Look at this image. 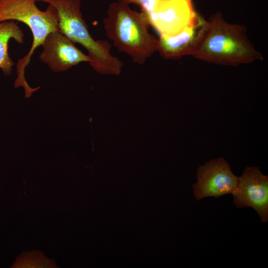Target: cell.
I'll return each instance as SVG.
<instances>
[{
    "instance_id": "1",
    "label": "cell",
    "mask_w": 268,
    "mask_h": 268,
    "mask_svg": "<svg viewBox=\"0 0 268 268\" xmlns=\"http://www.w3.org/2000/svg\"><path fill=\"white\" fill-rule=\"evenodd\" d=\"M192 57L209 63L232 66L264 59L249 40L245 27L226 21L220 14L206 21L202 37Z\"/></svg>"
},
{
    "instance_id": "12",
    "label": "cell",
    "mask_w": 268,
    "mask_h": 268,
    "mask_svg": "<svg viewBox=\"0 0 268 268\" xmlns=\"http://www.w3.org/2000/svg\"><path fill=\"white\" fill-rule=\"evenodd\" d=\"M119 2L128 5L134 3L138 5L141 12L147 18L154 11L159 0H118Z\"/></svg>"
},
{
    "instance_id": "5",
    "label": "cell",
    "mask_w": 268,
    "mask_h": 268,
    "mask_svg": "<svg viewBox=\"0 0 268 268\" xmlns=\"http://www.w3.org/2000/svg\"><path fill=\"white\" fill-rule=\"evenodd\" d=\"M201 18L195 11L192 0H159L146 19L159 36H172Z\"/></svg>"
},
{
    "instance_id": "10",
    "label": "cell",
    "mask_w": 268,
    "mask_h": 268,
    "mask_svg": "<svg viewBox=\"0 0 268 268\" xmlns=\"http://www.w3.org/2000/svg\"><path fill=\"white\" fill-rule=\"evenodd\" d=\"M24 34L16 21L10 20L0 22V69L6 76L12 73L14 63L8 53V43L11 39L22 44Z\"/></svg>"
},
{
    "instance_id": "2",
    "label": "cell",
    "mask_w": 268,
    "mask_h": 268,
    "mask_svg": "<svg viewBox=\"0 0 268 268\" xmlns=\"http://www.w3.org/2000/svg\"><path fill=\"white\" fill-rule=\"evenodd\" d=\"M103 22L106 35L113 45L129 56L133 63L142 65L157 52L158 38L149 32L150 25L141 12L114 2Z\"/></svg>"
},
{
    "instance_id": "9",
    "label": "cell",
    "mask_w": 268,
    "mask_h": 268,
    "mask_svg": "<svg viewBox=\"0 0 268 268\" xmlns=\"http://www.w3.org/2000/svg\"><path fill=\"white\" fill-rule=\"evenodd\" d=\"M206 20L202 17L195 24L172 36H159L157 50L165 60H178L193 56L202 37Z\"/></svg>"
},
{
    "instance_id": "11",
    "label": "cell",
    "mask_w": 268,
    "mask_h": 268,
    "mask_svg": "<svg viewBox=\"0 0 268 268\" xmlns=\"http://www.w3.org/2000/svg\"><path fill=\"white\" fill-rule=\"evenodd\" d=\"M17 264V267L22 268H49L55 266L53 262H51L43 255L34 252L21 255Z\"/></svg>"
},
{
    "instance_id": "4",
    "label": "cell",
    "mask_w": 268,
    "mask_h": 268,
    "mask_svg": "<svg viewBox=\"0 0 268 268\" xmlns=\"http://www.w3.org/2000/svg\"><path fill=\"white\" fill-rule=\"evenodd\" d=\"M53 6L57 11L60 32L87 51L93 69L101 74L119 75L123 62L111 53L107 40H96L91 36L81 11L80 0H36Z\"/></svg>"
},
{
    "instance_id": "6",
    "label": "cell",
    "mask_w": 268,
    "mask_h": 268,
    "mask_svg": "<svg viewBox=\"0 0 268 268\" xmlns=\"http://www.w3.org/2000/svg\"><path fill=\"white\" fill-rule=\"evenodd\" d=\"M197 178V182L192 187L198 201L232 194L238 182V177L233 173L229 163L223 158L210 160L200 166Z\"/></svg>"
},
{
    "instance_id": "3",
    "label": "cell",
    "mask_w": 268,
    "mask_h": 268,
    "mask_svg": "<svg viewBox=\"0 0 268 268\" xmlns=\"http://www.w3.org/2000/svg\"><path fill=\"white\" fill-rule=\"evenodd\" d=\"M36 2V0H0V22L10 20L22 22L29 27L32 35V44L29 52L17 62V77L14 83L15 88H23L27 98L39 87L33 88L28 84L25 77V69L36 49L42 45L48 35L60 31L56 8L49 4L42 11L38 8Z\"/></svg>"
},
{
    "instance_id": "8",
    "label": "cell",
    "mask_w": 268,
    "mask_h": 268,
    "mask_svg": "<svg viewBox=\"0 0 268 268\" xmlns=\"http://www.w3.org/2000/svg\"><path fill=\"white\" fill-rule=\"evenodd\" d=\"M70 39L60 31L49 34L41 46L40 61L47 64L54 72L66 71L81 63L89 64L91 60L78 49Z\"/></svg>"
},
{
    "instance_id": "7",
    "label": "cell",
    "mask_w": 268,
    "mask_h": 268,
    "mask_svg": "<svg viewBox=\"0 0 268 268\" xmlns=\"http://www.w3.org/2000/svg\"><path fill=\"white\" fill-rule=\"evenodd\" d=\"M232 194L236 207H251L258 213L261 222L268 221V177L263 175L258 167H246L238 177L237 187Z\"/></svg>"
}]
</instances>
